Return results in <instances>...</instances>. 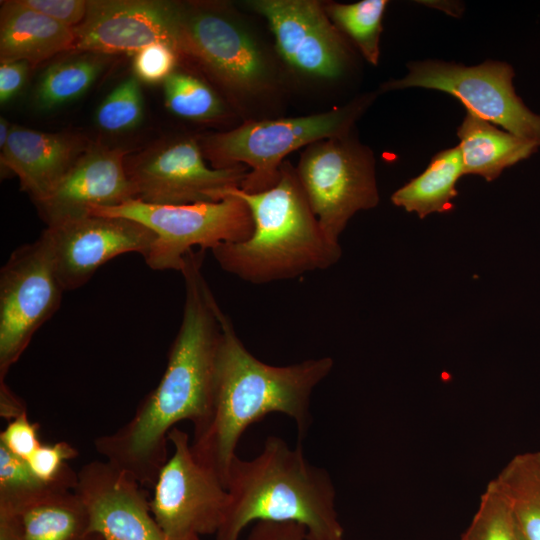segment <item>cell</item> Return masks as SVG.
Returning <instances> with one entry per match:
<instances>
[{"label":"cell","mask_w":540,"mask_h":540,"mask_svg":"<svg viewBox=\"0 0 540 540\" xmlns=\"http://www.w3.org/2000/svg\"><path fill=\"white\" fill-rule=\"evenodd\" d=\"M204 251H189L180 271L185 281L182 322L158 385L117 431L95 439L105 460L154 486L168 460V435L189 420L194 433L207 423L213 402L221 311L201 268Z\"/></svg>","instance_id":"cell-1"},{"label":"cell","mask_w":540,"mask_h":540,"mask_svg":"<svg viewBox=\"0 0 540 540\" xmlns=\"http://www.w3.org/2000/svg\"><path fill=\"white\" fill-rule=\"evenodd\" d=\"M219 319L221 336L211 413L205 426L194 433L191 450L226 488L236 447L250 425L279 412L295 421L300 436L307 432L311 394L334 362L321 357L287 366L266 364L247 350L222 309Z\"/></svg>","instance_id":"cell-2"},{"label":"cell","mask_w":540,"mask_h":540,"mask_svg":"<svg viewBox=\"0 0 540 540\" xmlns=\"http://www.w3.org/2000/svg\"><path fill=\"white\" fill-rule=\"evenodd\" d=\"M176 51L208 76L242 122L278 117L290 81L275 50L232 4L178 1Z\"/></svg>","instance_id":"cell-3"},{"label":"cell","mask_w":540,"mask_h":540,"mask_svg":"<svg viewBox=\"0 0 540 540\" xmlns=\"http://www.w3.org/2000/svg\"><path fill=\"white\" fill-rule=\"evenodd\" d=\"M226 489L216 540H239L247 525L259 521L297 522L307 540H344L332 480L306 460L301 446L292 449L280 437H267L256 457H234Z\"/></svg>","instance_id":"cell-4"},{"label":"cell","mask_w":540,"mask_h":540,"mask_svg":"<svg viewBox=\"0 0 540 540\" xmlns=\"http://www.w3.org/2000/svg\"><path fill=\"white\" fill-rule=\"evenodd\" d=\"M226 195L248 205L254 228L247 240L211 249L224 271L253 284H266L328 269L341 258L339 242L321 229L289 161L282 164L273 188L257 193L234 188L224 191L222 199Z\"/></svg>","instance_id":"cell-5"},{"label":"cell","mask_w":540,"mask_h":540,"mask_svg":"<svg viewBox=\"0 0 540 540\" xmlns=\"http://www.w3.org/2000/svg\"><path fill=\"white\" fill-rule=\"evenodd\" d=\"M375 97L376 93L364 94L345 105L308 115L243 121L200 139L202 150L214 168L246 166L249 171L240 189L262 192L277 184L286 156L321 139L352 132Z\"/></svg>","instance_id":"cell-6"},{"label":"cell","mask_w":540,"mask_h":540,"mask_svg":"<svg viewBox=\"0 0 540 540\" xmlns=\"http://www.w3.org/2000/svg\"><path fill=\"white\" fill-rule=\"evenodd\" d=\"M90 214L128 218L152 230L156 238L144 259L154 270L181 271L184 257L195 246L205 251L221 243L241 242L254 228L248 205L235 195L187 205L131 199L118 206L92 209Z\"/></svg>","instance_id":"cell-7"},{"label":"cell","mask_w":540,"mask_h":540,"mask_svg":"<svg viewBox=\"0 0 540 540\" xmlns=\"http://www.w3.org/2000/svg\"><path fill=\"white\" fill-rule=\"evenodd\" d=\"M295 171L326 236L339 242L351 217L377 206L375 158L352 132L305 147Z\"/></svg>","instance_id":"cell-8"},{"label":"cell","mask_w":540,"mask_h":540,"mask_svg":"<svg viewBox=\"0 0 540 540\" xmlns=\"http://www.w3.org/2000/svg\"><path fill=\"white\" fill-rule=\"evenodd\" d=\"M243 5L267 22L289 81L326 85L348 72L351 48L328 17L324 1L246 0Z\"/></svg>","instance_id":"cell-9"},{"label":"cell","mask_w":540,"mask_h":540,"mask_svg":"<svg viewBox=\"0 0 540 540\" xmlns=\"http://www.w3.org/2000/svg\"><path fill=\"white\" fill-rule=\"evenodd\" d=\"M401 79L387 81L378 92L410 87L435 89L453 95L468 112L516 136L540 143V115L530 111L516 95L512 67L488 60L477 66L443 61H416Z\"/></svg>","instance_id":"cell-10"},{"label":"cell","mask_w":540,"mask_h":540,"mask_svg":"<svg viewBox=\"0 0 540 540\" xmlns=\"http://www.w3.org/2000/svg\"><path fill=\"white\" fill-rule=\"evenodd\" d=\"M63 291L43 234L12 252L0 272V382L59 309Z\"/></svg>","instance_id":"cell-11"},{"label":"cell","mask_w":540,"mask_h":540,"mask_svg":"<svg viewBox=\"0 0 540 540\" xmlns=\"http://www.w3.org/2000/svg\"><path fill=\"white\" fill-rule=\"evenodd\" d=\"M172 455L154 484L150 507L165 540H201L216 534L228 502L220 479L194 457L186 432L174 427L169 435Z\"/></svg>","instance_id":"cell-12"},{"label":"cell","mask_w":540,"mask_h":540,"mask_svg":"<svg viewBox=\"0 0 540 540\" xmlns=\"http://www.w3.org/2000/svg\"><path fill=\"white\" fill-rule=\"evenodd\" d=\"M205 159L200 140L190 136L139 157L126 165L135 199L156 205L216 202L224 191L241 187L246 166L219 169Z\"/></svg>","instance_id":"cell-13"},{"label":"cell","mask_w":540,"mask_h":540,"mask_svg":"<svg viewBox=\"0 0 540 540\" xmlns=\"http://www.w3.org/2000/svg\"><path fill=\"white\" fill-rule=\"evenodd\" d=\"M56 273L64 290H74L111 259L130 252L143 255L155 241V233L134 220L88 214L47 226Z\"/></svg>","instance_id":"cell-14"},{"label":"cell","mask_w":540,"mask_h":540,"mask_svg":"<svg viewBox=\"0 0 540 540\" xmlns=\"http://www.w3.org/2000/svg\"><path fill=\"white\" fill-rule=\"evenodd\" d=\"M73 492L86 511L91 537L165 540L140 482L110 461L82 466Z\"/></svg>","instance_id":"cell-15"},{"label":"cell","mask_w":540,"mask_h":540,"mask_svg":"<svg viewBox=\"0 0 540 540\" xmlns=\"http://www.w3.org/2000/svg\"><path fill=\"white\" fill-rule=\"evenodd\" d=\"M177 15L178 1H88L84 20L74 27L72 50L97 55L135 54L158 42L176 50Z\"/></svg>","instance_id":"cell-16"},{"label":"cell","mask_w":540,"mask_h":540,"mask_svg":"<svg viewBox=\"0 0 540 540\" xmlns=\"http://www.w3.org/2000/svg\"><path fill=\"white\" fill-rule=\"evenodd\" d=\"M125 155L121 148L85 149L53 191L36 203L47 226L135 199Z\"/></svg>","instance_id":"cell-17"},{"label":"cell","mask_w":540,"mask_h":540,"mask_svg":"<svg viewBox=\"0 0 540 540\" xmlns=\"http://www.w3.org/2000/svg\"><path fill=\"white\" fill-rule=\"evenodd\" d=\"M1 164L38 203L45 199L84 152L76 136L12 126L1 149Z\"/></svg>","instance_id":"cell-18"},{"label":"cell","mask_w":540,"mask_h":540,"mask_svg":"<svg viewBox=\"0 0 540 540\" xmlns=\"http://www.w3.org/2000/svg\"><path fill=\"white\" fill-rule=\"evenodd\" d=\"M86 511L73 490L51 488L0 503V540H91Z\"/></svg>","instance_id":"cell-19"},{"label":"cell","mask_w":540,"mask_h":540,"mask_svg":"<svg viewBox=\"0 0 540 540\" xmlns=\"http://www.w3.org/2000/svg\"><path fill=\"white\" fill-rule=\"evenodd\" d=\"M74 28L59 23L20 0L4 1L0 13V60L34 66L59 52L72 50Z\"/></svg>","instance_id":"cell-20"},{"label":"cell","mask_w":540,"mask_h":540,"mask_svg":"<svg viewBox=\"0 0 540 540\" xmlns=\"http://www.w3.org/2000/svg\"><path fill=\"white\" fill-rule=\"evenodd\" d=\"M464 174H476L487 181L528 158L540 143L500 130L496 125L468 112L457 129Z\"/></svg>","instance_id":"cell-21"},{"label":"cell","mask_w":540,"mask_h":540,"mask_svg":"<svg viewBox=\"0 0 540 540\" xmlns=\"http://www.w3.org/2000/svg\"><path fill=\"white\" fill-rule=\"evenodd\" d=\"M464 175L458 146L438 152L426 170L396 190L391 201L420 218L431 213H444L452 208V199L458 192L456 184Z\"/></svg>","instance_id":"cell-22"},{"label":"cell","mask_w":540,"mask_h":540,"mask_svg":"<svg viewBox=\"0 0 540 540\" xmlns=\"http://www.w3.org/2000/svg\"><path fill=\"white\" fill-rule=\"evenodd\" d=\"M493 481L509 501L524 540H540V451L515 455Z\"/></svg>","instance_id":"cell-23"},{"label":"cell","mask_w":540,"mask_h":540,"mask_svg":"<svg viewBox=\"0 0 540 540\" xmlns=\"http://www.w3.org/2000/svg\"><path fill=\"white\" fill-rule=\"evenodd\" d=\"M164 103L175 116L210 122L237 116L220 92L201 77L175 70L163 83Z\"/></svg>","instance_id":"cell-24"},{"label":"cell","mask_w":540,"mask_h":540,"mask_svg":"<svg viewBox=\"0 0 540 540\" xmlns=\"http://www.w3.org/2000/svg\"><path fill=\"white\" fill-rule=\"evenodd\" d=\"M103 67V58L97 54L51 65L42 74L35 90L36 106L41 110H52L76 100L93 85Z\"/></svg>","instance_id":"cell-25"},{"label":"cell","mask_w":540,"mask_h":540,"mask_svg":"<svg viewBox=\"0 0 540 540\" xmlns=\"http://www.w3.org/2000/svg\"><path fill=\"white\" fill-rule=\"evenodd\" d=\"M386 0H362L345 4L325 1V11L337 29L354 43L363 58L376 66L380 55L382 19Z\"/></svg>","instance_id":"cell-26"},{"label":"cell","mask_w":540,"mask_h":540,"mask_svg":"<svg viewBox=\"0 0 540 540\" xmlns=\"http://www.w3.org/2000/svg\"><path fill=\"white\" fill-rule=\"evenodd\" d=\"M461 540H524L509 501L491 480Z\"/></svg>","instance_id":"cell-27"},{"label":"cell","mask_w":540,"mask_h":540,"mask_svg":"<svg viewBox=\"0 0 540 540\" xmlns=\"http://www.w3.org/2000/svg\"><path fill=\"white\" fill-rule=\"evenodd\" d=\"M143 112L140 81L133 75L106 96L96 110L95 120L98 127L106 132H124L139 125Z\"/></svg>","instance_id":"cell-28"},{"label":"cell","mask_w":540,"mask_h":540,"mask_svg":"<svg viewBox=\"0 0 540 540\" xmlns=\"http://www.w3.org/2000/svg\"><path fill=\"white\" fill-rule=\"evenodd\" d=\"M51 488L61 487L42 482L27 460L15 456L0 444V503L24 501Z\"/></svg>","instance_id":"cell-29"},{"label":"cell","mask_w":540,"mask_h":540,"mask_svg":"<svg viewBox=\"0 0 540 540\" xmlns=\"http://www.w3.org/2000/svg\"><path fill=\"white\" fill-rule=\"evenodd\" d=\"M77 456V449L65 441H60L50 445L41 444L27 462L42 482L73 490L78 472H75L67 461Z\"/></svg>","instance_id":"cell-30"},{"label":"cell","mask_w":540,"mask_h":540,"mask_svg":"<svg viewBox=\"0 0 540 540\" xmlns=\"http://www.w3.org/2000/svg\"><path fill=\"white\" fill-rule=\"evenodd\" d=\"M179 55L170 45L150 44L134 54V76L146 84L164 83L176 70Z\"/></svg>","instance_id":"cell-31"},{"label":"cell","mask_w":540,"mask_h":540,"mask_svg":"<svg viewBox=\"0 0 540 540\" xmlns=\"http://www.w3.org/2000/svg\"><path fill=\"white\" fill-rule=\"evenodd\" d=\"M38 423L30 421L27 411L9 421L0 433V444L15 456L28 460L40 447Z\"/></svg>","instance_id":"cell-32"},{"label":"cell","mask_w":540,"mask_h":540,"mask_svg":"<svg viewBox=\"0 0 540 540\" xmlns=\"http://www.w3.org/2000/svg\"><path fill=\"white\" fill-rule=\"evenodd\" d=\"M25 6L70 27H76L85 18L86 0H20Z\"/></svg>","instance_id":"cell-33"},{"label":"cell","mask_w":540,"mask_h":540,"mask_svg":"<svg viewBox=\"0 0 540 540\" xmlns=\"http://www.w3.org/2000/svg\"><path fill=\"white\" fill-rule=\"evenodd\" d=\"M246 540H307V531L297 522L259 521Z\"/></svg>","instance_id":"cell-34"},{"label":"cell","mask_w":540,"mask_h":540,"mask_svg":"<svg viewBox=\"0 0 540 540\" xmlns=\"http://www.w3.org/2000/svg\"><path fill=\"white\" fill-rule=\"evenodd\" d=\"M24 61L3 62L0 65V103L12 100L22 89L29 67Z\"/></svg>","instance_id":"cell-35"},{"label":"cell","mask_w":540,"mask_h":540,"mask_svg":"<svg viewBox=\"0 0 540 540\" xmlns=\"http://www.w3.org/2000/svg\"><path fill=\"white\" fill-rule=\"evenodd\" d=\"M26 411L22 401L10 390L5 381L0 382V414L9 421Z\"/></svg>","instance_id":"cell-36"},{"label":"cell","mask_w":540,"mask_h":540,"mask_svg":"<svg viewBox=\"0 0 540 540\" xmlns=\"http://www.w3.org/2000/svg\"><path fill=\"white\" fill-rule=\"evenodd\" d=\"M11 127L9 122L1 117L0 118V148L3 149L7 143L8 137L10 135Z\"/></svg>","instance_id":"cell-37"},{"label":"cell","mask_w":540,"mask_h":540,"mask_svg":"<svg viewBox=\"0 0 540 540\" xmlns=\"http://www.w3.org/2000/svg\"><path fill=\"white\" fill-rule=\"evenodd\" d=\"M91 540H101V539L96 538V537H92Z\"/></svg>","instance_id":"cell-38"}]
</instances>
